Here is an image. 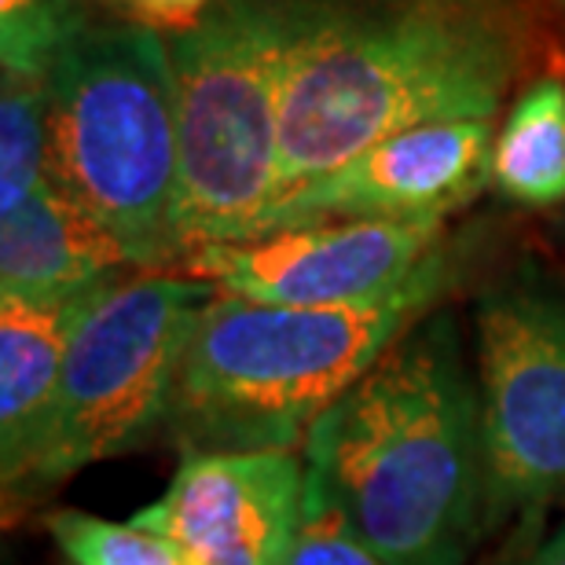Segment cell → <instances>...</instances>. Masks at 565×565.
Listing matches in <instances>:
<instances>
[{"label": "cell", "instance_id": "cell-1", "mask_svg": "<svg viewBox=\"0 0 565 565\" xmlns=\"http://www.w3.org/2000/svg\"><path fill=\"white\" fill-rule=\"evenodd\" d=\"M514 71V33L478 0L382 11L294 4L279 82V199L397 132L492 121Z\"/></svg>", "mask_w": 565, "mask_h": 565}, {"label": "cell", "instance_id": "cell-2", "mask_svg": "<svg viewBox=\"0 0 565 565\" xmlns=\"http://www.w3.org/2000/svg\"><path fill=\"white\" fill-rule=\"evenodd\" d=\"M386 565H462L481 525V397L448 316L415 323L301 440Z\"/></svg>", "mask_w": 565, "mask_h": 565}, {"label": "cell", "instance_id": "cell-3", "mask_svg": "<svg viewBox=\"0 0 565 565\" xmlns=\"http://www.w3.org/2000/svg\"><path fill=\"white\" fill-rule=\"evenodd\" d=\"M445 287L434 254L404 287L364 305L294 309L217 294L180 364L166 423L184 451L298 448Z\"/></svg>", "mask_w": 565, "mask_h": 565}, {"label": "cell", "instance_id": "cell-4", "mask_svg": "<svg viewBox=\"0 0 565 565\" xmlns=\"http://www.w3.org/2000/svg\"><path fill=\"white\" fill-rule=\"evenodd\" d=\"M49 180L126 246L177 268V77L154 30L85 26L49 74Z\"/></svg>", "mask_w": 565, "mask_h": 565}, {"label": "cell", "instance_id": "cell-5", "mask_svg": "<svg viewBox=\"0 0 565 565\" xmlns=\"http://www.w3.org/2000/svg\"><path fill=\"white\" fill-rule=\"evenodd\" d=\"M290 30V4L228 0L169 49L180 265L202 246L246 243L265 232L279 199V82Z\"/></svg>", "mask_w": 565, "mask_h": 565}, {"label": "cell", "instance_id": "cell-6", "mask_svg": "<svg viewBox=\"0 0 565 565\" xmlns=\"http://www.w3.org/2000/svg\"><path fill=\"white\" fill-rule=\"evenodd\" d=\"M217 287L195 276L147 273L88 298L22 492L129 451L166 419L180 364Z\"/></svg>", "mask_w": 565, "mask_h": 565}, {"label": "cell", "instance_id": "cell-7", "mask_svg": "<svg viewBox=\"0 0 565 565\" xmlns=\"http://www.w3.org/2000/svg\"><path fill=\"white\" fill-rule=\"evenodd\" d=\"M484 500L495 514L565 492V290H495L478 305Z\"/></svg>", "mask_w": 565, "mask_h": 565}, {"label": "cell", "instance_id": "cell-8", "mask_svg": "<svg viewBox=\"0 0 565 565\" xmlns=\"http://www.w3.org/2000/svg\"><path fill=\"white\" fill-rule=\"evenodd\" d=\"M440 250V221H327L202 246L180 273L246 301L334 309L404 287Z\"/></svg>", "mask_w": 565, "mask_h": 565}, {"label": "cell", "instance_id": "cell-9", "mask_svg": "<svg viewBox=\"0 0 565 565\" xmlns=\"http://www.w3.org/2000/svg\"><path fill=\"white\" fill-rule=\"evenodd\" d=\"M305 456L265 451H184L169 489L132 514L191 565H282L301 522Z\"/></svg>", "mask_w": 565, "mask_h": 565}, {"label": "cell", "instance_id": "cell-10", "mask_svg": "<svg viewBox=\"0 0 565 565\" xmlns=\"http://www.w3.org/2000/svg\"><path fill=\"white\" fill-rule=\"evenodd\" d=\"M489 158L492 121H437L397 132L338 173L279 199L265 232L327 221H445L489 180Z\"/></svg>", "mask_w": 565, "mask_h": 565}, {"label": "cell", "instance_id": "cell-11", "mask_svg": "<svg viewBox=\"0 0 565 565\" xmlns=\"http://www.w3.org/2000/svg\"><path fill=\"white\" fill-rule=\"evenodd\" d=\"M126 246L55 180L0 217V298L63 305L115 282Z\"/></svg>", "mask_w": 565, "mask_h": 565}, {"label": "cell", "instance_id": "cell-12", "mask_svg": "<svg viewBox=\"0 0 565 565\" xmlns=\"http://www.w3.org/2000/svg\"><path fill=\"white\" fill-rule=\"evenodd\" d=\"M93 294L63 305L0 298V470L8 492H22L30 478L66 349Z\"/></svg>", "mask_w": 565, "mask_h": 565}, {"label": "cell", "instance_id": "cell-13", "mask_svg": "<svg viewBox=\"0 0 565 565\" xmlns=\"http://www.w3.org/2000/svg\"><path fill=\"white\" fill-rule=\"evenodd\" d=\"M489 180L522 206L565 202V82L536 77L492 140Z\"/></svg>", "mask_w": 565, "mask_h": 565}, {"label": "cell", "instance_id": "cell-14", "mask_svg": "<svg viewBox=\"0 0 565 565\" xmlns=\"http://www.w3.org/2000/svg\"><path fill=\"white\" fill-rule=\"evenodd\" d=\"M49 77L4 74L0 93V213L49 180Z\"/></svg>", "mask_w": 565, "mask_h": 565}, {"label": "cell", "instance_id": "cell-15", "mask_svg": "<svg viewBox=\"0 0 565 565\" xmlns=\"http://www.w3.org/2000/svg\"><path fill=\"white\" fill-rule=\"evenodd\" d=\"M82 30V0H0L4 74L49 77Z\"/></svg>", "mask_w": 565, "mask_h": 565}, {"label": "cell", "instance_id": "cell-16", "mask_svg": "<svg viewBox=\"0 0 565 565\" xmlns=\"http://www.w3.org/2000/svg\"><path fill=\"white\" fill-rule=\"evenodd\" d=\"M49 529L71 565H191L166 536L132 522L60 511L49 518Z\"/></svg>", "mask_w": 565, "mask_h": 565}, {"label": "cell", "instance_id": "cell-17", "mask_svg": "<svg viewBox=\"0 0 565 565\" xmlns=\"http://www.w3.org/2000/svg\"><path fill=\"white\" fill-rule=\"evenodd\" d=\"M282 565H386V562L356 533V525L323 492V484L305 470L301 522Z\"/></svg>", "mask_w": 565, "mask_h": 565}, {"label": "cell", "instance_id": "cell-18", "mask_svg": "<svg viewBox=\"0 0 565 565\" xmlns=\"http://www.w3.org/2000/svg\"><path fill=\"white\" fill-rule=\"evenodd\" d=\"M213 0H126V8L147 30H195Z\"/></svg>", "mask_w": 565, "mask_h": 565}, {"label": "cell", "instance_id": "cell-19", "mask_svg": "<svg viewBox=\"0 0 565 565\" xmlns=\"http://www.w3.org/2000/svg\"><path fill=\"white\" fill-rule=\"evenodd\" d=\"M518 565H565V522L547 536V544H540L533 555L522 558Z\"/></svg>", "mask_w": 565, "mask_h": 565}]
</instances>
